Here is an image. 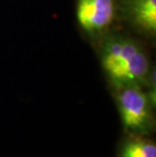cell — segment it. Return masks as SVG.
Listing matches in <instances>:
<instances>
[{
	"instance_id": "cell-1",
	"label": "cell",
	"mask_w": 156,
	"mask_h": 157,
	"mask_svg": "<svg viewBox=\"0 0 156 157\" xmlns=\"http://www.w3.org/2000/svg\"><path fill=\"white\" fill-rule=\"evenodd\" d=\"M97 43L101 66L114 90L126 86L144 87L153 67L141 42L112 31Z\"/></svg>"
},
{
	"instance_id": "cell-2",
	"label": "cell",
	"mask_w": 156,
	"mask_h": 157,
	"mask_svg": "<svg viewBox=\"0 0 156 157\" xmlns=\"http://www.w3.org/2000/svg\"><path fill=\"white\" fill-rule=\"evenodd\" d=\"M115 98L121 121L128 135L148 136L154 131L155 106L142 86L115 89Z\"/></svg>"
},
{
	"instance_id": "cell-3",
	"label": "cell",
	"mask_w": 156,
	"mask_h": 157,
	"mask_svg": "<svg viewBox=\"0 0 156 157\" xmlns=\"http://www.w3.org/2000/svg\"><path fill=\"white\" fill-rule=\"evenodd\" d=\"M75 14L86 36L98 42L112 32L118 18L117 0H76Z\"/></svg>"
},
{
	"instance_id": "cell-4",
	"label": "cell",
	"mask_w": 156,
	"mask_h": 157,
	"mask_svg": "<svg viewBox=\"0 0 156 157\" xmlns=\"http://www.w3.org/2000/svg\"><path fill=\"white\" fill-rule=\"evenodd\" d=\"M118 17L149 39L156 34V0H117Z\"/></svg>"
},
{
	"instance_id": "cell-5",
	"label": "cell",
	"mask_w": 156,
	"mask_h": 157,
	"mask_svg": "<svg viewBox=\"0 0 156 157\" xmlns=\"http://www.w3.org/2000/svg\"><path fill=\"white\" fill-rule=\"evenodd\" d=\"M119 157H156V145L145 136L129 135L121 144Z\"/></svg>"
}]
</instances>
